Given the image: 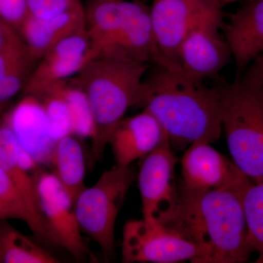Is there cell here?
I'll return each mask as SVG.
<instances>
[{
    "mask_svg": "<svg viewBox=\"0 0 263 263\" xmlns=\"http://www.w3.org/2000/svg\"><path fill=\"white\" fill-rule=\"evenodd\" d=\"M185 73L179 67L153 64L142 81L138 108L158 121L171 143L211 144L222 131L217 87Z\"/></svg>",
    "mask_w": 263,
    "mask_h": 263,
    "instance_id": "obj_1",
    "label": "cell"
},
{
    "mask_svg": "<svg viewBox=\"0 0 263 263\" xmlns=\"http://www.w3.org/2000/svg\"><path fill=\"white\" fill-rule=\"evenodd\" d=\"M245 193L193 191L181 186L173 205L157 220L166 229L203 247L205 263L246 262L253 250L247 241Z\"/></svg>",
    "mask_w": 263,
    "mask_h": 263,
    "instance_id": "obj_2",
    "label": "cell"
},
{
    "mask_svg": "<svg viewBox=\"0 0 263 263\" xmlns=\"http://www.w3.org/2000/svg\"><path fill=\"white\" fill-rule=\"evenodd\" d=\"M150 64L102 55L86 62L69 82L86 95L93 121L90 167L103 160L112 133L128 109L138 107Z\"/></svg>",
    "mask_w": 263,
    "mask_h": 263,
    "instance_id": "obj_3",
    "label": "cell"
},
{
    "mask_svg": "<svg viewBox=\"0 0 263 263\" xmlns=\"http://www.w3.org/2000/svg\"><path fill=\"white\" fill-rule=\"evenodd\" d=\"M222 128L233 162L252 182H263V99L242 78L217 86Z\"/></svg>",
    "mask_w": 263,
    "mask_h": 263,
    "instance_id": "obj_4",
    "label": "cell"
},
{
    "mask_svg": "<svg viewBox=\"0 0 263 263\" xmlns=\"http://www.w3.org/2000/svg\"><path fill=\"white\" fill-rule=\"evenodd\" d=\"M136 178L130 164L115 166L104 171L92 186L86 187L74 204L81 231L96 242L106 262L115 256L116 221Z\"/></svg>",
    "mask_w": 263,
    "mask_h": 263,
    "instance_id": "obj_5",
    "label": "cell"
},
{
    "mask_svg": "<svg viewBox=\"0 0 263 263\" xmlns=\"http://www.w3.org/2000/svg\"><path fill=\"white\" fill-rule=\"evenodd\" d=\"M123 262L205 263L206 250L170 231L159 221L131 220L123 228Z\"/></svg>",
    "mask_w": 263,
    "mask_h": 263,
    "instance_id": "obj_6",
    "label": "cell"
},
{
    "mask_svg": "<svg viewBox=\"0 0 263 263\" xmlns=\"http://www.w3.org/2000/svg\"><path fill=\"white\" fill-rule=\"evenodd\" d=\"M36 183L51 243L63 247L76 260L91 258L92 254L81 235L73 202L56 175L38 170Z\"/></svg>",
    "mask_w": 263,
    "mask_h": 263,
    "instance_id": "obj_7",
    "label": "cell"
},
{
    "mask_svg": "<svg viewBox=\"0 0 263 263\" xmlns=\"http://www.w3.org/2000/svg\"><path fill=\"white\" fill-rule=\"evenodd\" d=\"M222 8L219 0H155L151 22L162 54L179 65L178 53L188 33L204 19L223 14Z\"/></svg>",
    "mask_w": 263,
    "mask_h": 263,
    "instance_id": "obj_8",
    "label": "cell"
},
{
    "mask_svg": "<svg viewBox=\"0 0 263 263\" xmlns=\"http://www.w3.org/2000/svg\"><path fill=\"white\" fill-rule=\"evenodd\" d=\"M181 162V186L186 190L200 192L227 190L245 193L253 183L234 162L209 143H192Z\"/></svg>",
    "mask_w": 263,
    "mask_h": 263,
    "instance_id": "obj_9",
    "label": "cell"
},
{
    "mask_svg": "<svg viewBox=\"0 0 263 263\" xmlns=\"http://www.w3.org/2000/svg\"><path fill=\"white\" fill-rule=\"evenodd\" d=\"M224 15L204 19L191 29L180 46L178 61L183 72L205 81L219 74L232 57L226 38L221 37Z\"/></svg>",
    "mask_w": 263,
    "mask_h": 263,
    "instance_id": "obj_10",
    "label": "cell"
},
{
    "mask_svg": "<svg viewBox=\"0 0 263 263\" xmlns=\"http://www.w3.org/2000/svg\"><path fill=\"white\" fill-rule=\"evenodd\" d=\"M0 166L9 175L25 202L30 219L29 229L39 238L51 243L38 198L36 174L39 166L19 144L3 120L0 122Z\"/></svg>",
    "mask_w": 263,
    "mask_h": 263,
    "instance_id": "obj_11",
    "label": "cell"
},
{
    "mask_svg": "<svg viewBox=\"0 0 263 263\" xmlns=\"http://www.w3.org/2000/svg\"><path fill=\"white\" fill-rule=\"evenodd\" d=\"M176 162L167 136L146 156L138 176L145 220L157 221L174 203L178 194L174 181Z\"/></svg>",
    "mask_w": 263,
    "mask_h": 263,
    "instance_id": "obj_12",
    "label": "cell"
},
{
    "mask_svg": "<svg viewBox=\"0 0 263 263\" xmlns=\"http://www.w3.org/2000/svg\"><path fill=\"white\" fill-rule=\"evenodd\" d=\"M2 120L38 166L51 165L57 141L52 135L42 104L36 97L23 95Z\"/></svg>",
    "mask_w": 263,
    "mask_h": 263,
    "instance_id": "obj_13",
    "label": "cell"
},
{
    "mask_svg": "<svg viewBox=\"0 0 263 263\" xmlns=\"http://www.w3.org/2000/svg\"><path fill=\"white\" fill-rule=\"evenodd\" d=\"M221 29L236 67V79L263 53V0H245Z\"/></svg>",
    "mask_w": 263,
    "mask_h": 263,
    "instance_id": "obj_14",
    "label": "cell"
},
{
    "mask_svg": "<svg viewBox=\"0 0 263 263\" xmlns=\"http://www.w3.org/2000/svg\"><path fill=\"white\" fill-rule=\"evenodd\" d=\"M89 48L86 32L59 43L40 59L22 94H32L48 85L70 79L86 64Z\"/></svg>",
    "mask_w": 263,
    "mask_h": 263,
    "instance_id": "obj_15",
    "label": "cell"
},
{
    "mask_svg": "<svg viewBox=\"0 0 263 263\" xmlns=\"http://www.w3.org/2000/svg\"><path fill=\"white\" fill-rule=\"evenodd\" d=\"M152 114L143 110L133 117L123 118L112 133L111 146L116 166H128L157 148L167 136Z\"/></svg>",
    "mask_w": 263,
    "mask_h": 263,
    "instance_id": "obj_16",
    "label": "cell"
},
{
    "mask_svg": "<svg viewBox=\"0 0 263 263\" xmlns=\"http://www.w3.org/2000/svg\"><path fill=\"white\" fill-rule=\"evenodd\" d=\"M145 6L125 0H91L84 8L89 41L86 62L98 56Z\"/></svg>",
    "mask_w": 263,
    "mask_h": 263,
    "instance_id": "obj_17",
    "label": "cell"
},
{
    "mask_svg": "<svg viewBox=\"0 0 263 263\" xmlns=\"http://www.w3.org/2000/svg\"><path fill=\"white\" fill-rule=\"evenodd\" d=\"M17 32L33 56L39 60L64 40L86 32L84 7L81 4L48 18H36L28 13Z\"/></svg>",
    "mask_w": 263,
    "mask_h": 263,
    "instance_id": "obj_18",
    "label": "cell"
},
{
    "mask_svg": "<svg viewBox=\"0 0 263 263\" xmlns=\"http://www.w3.org/2000/svg\"><path fill=\"white\" fill-rule=\"evenodd\" d=\"M102 55L124 57L132 61L150 65L179 66L167 60L159 49L151 22L150 8L147 6L124 26L98 56Z\"/></svg>",
    "mask_w": 263,
    "mask_h": 263,
    "instance_id": "obj_19",
    "label": "cell"
},
{
    "mask_svg": "<svg viewBox=\"0 0 263 263\" xmlns=\"http://www.w3.org/2000/svg\"><path fill=\"white\" fill-rule=\"evenodd\" d=\"M2 22V21H1ZM3 24L0 45V106L23 91L39 60L33 56L16 29Z\"/></svg>",
    "mask_w": 263,
    "mask_h": 263,
    "instance_id": "obj_20",
    "label": "cell"
},
{
    "mask_svg": "<svg viewBox=\"0 0 263 263\" xmlns=\"http://www.w3.org/2000/svg\"><path fill=\"white\" fill-rule=\"evenodd\" d=\"M73 135L63 137L57 141L51 166L53 174L62 183L75 204L86 189L84 179L86 163L82 146Z\"/></svg>",
    "mask_w": 263,
    "mask_h": 263,
    "instance_id": "obj_21",
    "label": "cell"
},
{
    "mask_svg": "<svg viewBox=\"0 0 263 263\" xmlns=\"http://www.w3.org/2000/svg\"><path fill=\"white\" fill-rule=\"evenodd\" d=\"M68 80L48 85L32 94L42 104L52 135L56 141L73 135V120L69 100ZM74 136V135H73Z\"/></svg>",
    "mask_w": 263,
    "mask_h": 263,
    "instance_id": "obj_22",
    "label": "cell"
},
{
    "mask_svg": "<svg viewBox=\"0 0 263 263\" xmlns=\"http://www.w3.org/2000/svg\"><path fill=\"white\" fill-rule=\"evenodd\" d=\"M59 259L13 228L0 220V263H57Z\"/></svg>",
    "mask_w": 263,
    "mask_h": 263,
    "instance_id": "obj_23",
    "label": "cell"
},
{
    "mask_svg": "<svg viewBox=\"0 0 263 263\" xmlns=\"http://www.w3.org/2000/svg\"><path fill=\"white\" fill-rule=\"evenodd\" d=\"M243 210L247 226V241L258 253L255 262L263 263V182L252 183L243 195Z\"/></svg>",
    "mask_w": 263,
    "mask_h": 263,
    "instance_id": "obj_24",
    "label": "cell"
},
{
    "mask_svg": "<svg viewBox=\"0 0 263 263\" xmlns=\"http://www.w3.org/2000/svg\"><path fill=\"white\" fill-rule=\"evenodd\" d=\"M18 219L29 226L30 219L27 206L14 183L0 166V220Z\"/></svg>",
    "mask_w": 263,
    "mask_h": 263,
    "instance_id": "obj_25",
    "label": "cell"
},
{
    "mask_svg": "<svg viewBox=\"0 0 263 263\" xmlns=\"http://www.w3.org/2000/svg\"><path fill=\"white\" fill-rule=\"evenodd\" d=\"M28 13L38 18L56 16L81 5L80 0H27Z\"/></svg>",
    "mask_w": 263,
    "mask_h": 263,
    "instance_id": "obj_26",
    "label": "cell"
},
{
    "mask_svg": "<svg viewBox=\"0 0 263 263\" xmlns=\"http://www.w3.org/2000/svg\"><path fill=\"white\" fill-rule=\"evenodd\" d=\"M27 14V0H0V21L16 30Z\"/></svg>",
    "mask_w": 263,
    "mask_h": 263,
    "instance_id": "obj_27",
    "label": "cell"
},
{
    "mask_svg": "<svg viewBox=\"0 0 263 263\" xmlns=\"http://www.w3.org/2000/svg\"><path fill=\"white\" fill-rule=\"evenodd\" d=\"M219 3L222 5V6L224 7V5L230 4V3H233L238 1H245V0H219Z\"/></svg>",
    "mask_w": 263,
    "mask_h": 263,
    "instance_id": "obj_28",
    "label": "cell"
},
{
    "mask_svg": "<svg viewBox=\"0 0 263 263\" xmlns=\"http://www.w3.org/2000/svg\"><path fill=\"white\" fill-rule=\"evenodd\" d=\"M3 22L0 21V45L3 42Z\"/></svg>",
    "mask_w": 263,
    "mask_h": 263,
    "instance_id": "obj_29",
    "label": "cell"
},
{
    "mask_svg": "<svg viewBox=\"0 0 263 263\" xmlns=\"http://www.w3.org/2000/svg\"><path fill=\"white\" fill-rule=\"evenodd\" d=\"M3 110V107L0 106V113H1L2 110Z\"/></svg>",
    "mask_w": 263,
    "mask_h": 263,
    "instance_id": "obj_30",
    "label": "cell"
},
{
    "mask_svg": "<svg viewBox=\"0 0 263 263\" xmlns=\"http://www.w3.org/2000/svg\"><path fill=\"white\" fill-rule=\"evenodd\" d=\"M262 54H263V53H262Z\"/></svg>",
    "mask_w": 263,
    "mask_h": 263,
    "instance_id": "obj_31",
    "label": "cell"
}]
</instances>
